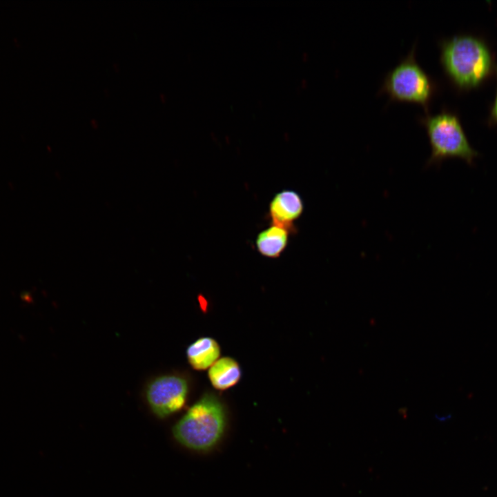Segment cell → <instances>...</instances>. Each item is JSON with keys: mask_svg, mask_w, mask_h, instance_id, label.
I'll return each mask as SVG.
<instances>
[{"mask_svg": "<svg viewBox=\"0 0 497 497\" xmlns=\"http://www.w3.org/2000/svg\"><path fill=\"white\" fill-rule=\"evenodd\" d=\"M440 61L449 79L460 88L480 84L491 68L485 45L469 36H457L441 42Z\"/></svg>", "mask_w": 497, "mask_h": 497, "instance_id": "1", "label": "cell"}, {"mask_svg": "<svg viewBox=\"0 0 497 497\" xmlns=\"http://www.w3.org/2000/svg\"><path fill=\"white\" fill-rule=\"evenodd\" d=\"M226 425L224 407L213 395L206 394L194 404L173 429L175 439L184 446L208 451L223 436Z\"/></svg>", "mask_w": 497, "mask_h": 497, "instance_id": "2", "label": "cell"}, {"mask_svg": "<svg viewBox=\"0 0 497 497\" xmlns=\"http://www.w3.org/2000/svg\"><path fill=\"white\" fill-rule=\"evenodd\" d=\"M416 52V43H414L407 55L387 72L379 92L387 94L390 101L418 104L427 113L436 86L432 78L418 64Z\"/></svg>", "mask_w": 497, "mask_h": 497, "instance_id": "3", "label": "cell"}, {"mask_svg": "<svg viewBox=\"0 0 497 497\" xmlns=\"http://www.w3.org/2000/svg\"><path fill=\"white\" fill-rule=\"evenodd\" d=\"M419 121L426 130L431 146L427 166L452 157L473 163L477 153L470 146L456 115L447 111L435 115L427 113L420 117Z\"/></svg>", "mask_w": 497, "mask_h": 497, "instance_id": "4", "label": "cell"}, {"mask_svg": "<svg viewBox=\"0 0 497 497\" xmlns=\"http://www.w3.org/2000/svg\"><path fill=\"white\" fill-rule=\"evenodd\" d=\"M188 393L185 379L177 376H164L153 380L147 387L146 399L153 413L164 418L179 410Z\"/></svg>", "mask_w": 497, "mask_h": 497, "instance_id": "5", "label": "cell"}, {"mask_svg": "<svg viewBox=\"0 0 497 497\" xmlns=\"http://www.w3.org/2000/svg\"><path fill=\"white\" fill-rule=\"evenodd\" d=\"M304 211V202L298 193L293 190H283L276 193L269 206L268 216L271 224L296 233L294 222Z\"/></svg>", "mask_w": 497, "mask_h": 497, "instance_id": "6", "label": "cell"}, {"mask_svg": "<svg viewBox=\"0 0 497 497\" xmlns=\"http://www.w3.org/2000/svg\"><path fill=\"white\" fill-rule=\"evenodd\" d=\"M290 233L285 228L271 224L258 233L255 241V248L266 257L277 258L286 248Z\"/></svg>", "mask_w": 497, "mask_h": 497, "instance_id": "7", "label": "cell"}, {"mask_svg": "<svg viewBox=\"0 0 497 497\" xmlns=\"http://www.w3.org/2000/svg\"><path fill=\"white\" fill-rule=\"evenodd\" d=\"M220 348L217 342L209 337L201 338L187 349L186 355L190 364L196 370L210 368L217 360Z\"/></svg>", "mask_w": 497, "mask_h": 497, "instance_id": "8", "label": "cell"}, {"mask_svg": "<svg viewBox=\"0 0 497 497\" xmlns=\"http://www.w3.org/2000/svg\"><path fill=\"white\" fill-rule=\"evenodd\" d=\"M241 377L238 363L231 358L218 359L208 370V378L217 389L224 390L235 385Z\"/></svg>", "mask_w": 497, "mask_h": 497, "instance_id": "9", "label": "cell"}, {"mask_svg": "<svg viewBox=\"0 0 497 497\" xmlns=\"http://www.w3.org/2000/svg\"><path fill=\"white\" fill-rule=\"evenodd\" d=\"M492 114L494 117V119L497 121V95L494 101L493 110H492Z\"/></svg>", "mask_w": 497, "mask_h": 497, "instance_id": "10", "label": "cell"}]
</instances>
